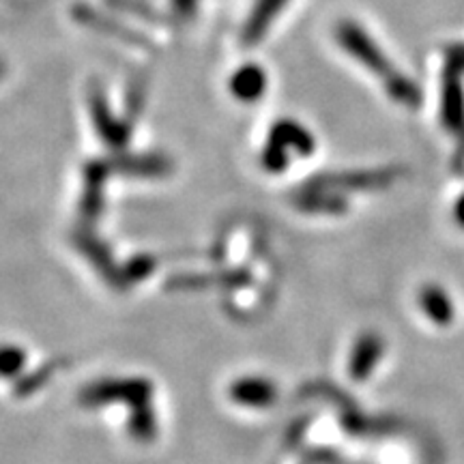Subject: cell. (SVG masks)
I'll return each instance as SVG.
<instances>
[{"label":"cell","instance_id":"1","mask_svg":"<svg viewBox=\"0 0 464 464\" xmlns=\"http://www.w3.org/2000/svg\"><path fill=\"white\" fill-rule=\"evenodd\" d=\"M314 149L316 142L310 130L293 119H280L271 127L263 155H260V164L266 172L280 174L290 164V150L299 158H310Z\"/></svg>","mask_w":464,"mask_h":464},{"label":"cell","instance_id":"2","mask_svg":"<svg viewBox=\"0 0 464 464\" xmlns=\"http://www.w3.org/2000/svg\"><path fill=\"white\" fill-rule=\"evenodd\" d=\"M153 382L142 376L131 379H102L82 387L78 393V402L86 409L108 404H127L130 409L153 402Z\"/></svg>","mask_w":464,"mask_h":464},{"label":"cell","instance_id":"3","mask_svg":"<svg viewBox=\"0 0 464 464\" xmlns=\"http://www.w3.org/2000/svg\"><path fill=\"white\" fill-rule=\"evenodd\" d=\"M335 42L353 61H357L359 65L368 69L370 73H374L376 78H381L382 84L390 82L393 75L398 73V69L392 65V61L382 52L381 45L374 42L372 34L365 31L362 24H357V22L342 20L335 26Z\"/></svg>","mask_w":464,"mask_h":464},{"label":"cell","instance_id":"4","mask_svg":"<svg viewBox=\"0 0 464 464\" xmlns=\"http://www.w3.org/2000/svg\"><path fill=\"white\" fill-rule=\"evenodd\" d=\"M402 177L398 168H376V170H351V172H321L307 179L305 188L348 194V191H381L390 188Z\"/></svg>","mask_w":464,"mask_h":464},{"label":"cell","instance_id":"5","mask_svg":"<svg viewBox=\"0 0 464 464\" xmlns=\"http://www.w3.org/2000/svg\"><path fill=\"white\" fill-rule=\"evenodd\" d=\"M72 241L75 249H78L82 256H86V260L95 266L97 274L102 276V280H106V284L110 288L114 290H125L127 288V280L123 276V266H119L114 263L112 252L110 247L103 243L100 237L92 232L89 226H80V228L73 230Z\"/></svg>","mask_w":464,"mask_h":464},{"label":"cell","instance_id":"6","mask_svg":"<svg viewBox=\"0 0 464 464\" xmlns=\"http://www.w3.org/2000/svg\"><path fill=\"white\" fill-rule=\"evenodd\" d=\"M89 110H91L92 125H95L100 140L106 144L108 149H112L114 153H121V150L130 144L131 127L127 121L116 119V114L108 106L106 92H103L97 84L91 86Z\"/></svg>","mask_w":464,"mask_h":464},{"label":"cell","instance_id":"7","mask_svg":"<svg viewBox=\"0 0 464 464\" xmlns=\"http://www.w3.org/2000/svg\"><path fill=\"white\" fill-rule=\"evenodd\" d=\"M112 166L108 160H92L84 166L82 174V198H80V218L82 224L91 226L97 222L103 211V198H106V183L112 177Z\"/></svg>","mask_w":464,"mask_h":464},{"label":"cell","instance_id":"8","mask_svg":"<svg viewBox=\"0 0 464 464\" xmlns=\"http://www.w3.org/2000/svg\"><path fill=\"white\" fill-rule=\"evenodd\" d=\"M114 174L133 179H166L172 174V160L164 153H114L108 160Z\"/></svg>","mask_w":464,"mask_h":464},{"label":"cell","instance_id":"9","mask_svg":"<svg viewBox=\"0 0 464 464\" xmlns=\"http://www.w3.org/2000/svg\"><path fill=\"white\" fill-rule=\"evenodd\" d=\"M440 123L451 133H464V86L462 73L445 65L440 82Z\"/></svg>","mask_w":464,"mask_h":464},{"label":"cell","instance_id":"10","mask_svg":"<svg viewBox=\"0 0 464 464\" xmlns=\"http://www.w3.org/2000/svg\"><path fill=\"white\" fill-rule=\"evenodd\" d=\"M385 355V340L379 334L365 332L355 340V346L348 359V374L355 382H363L370 379L374 368Z\"/></svg>","mask_w":464,"mask_h":464},{"label":"cell","instance_id":"11","mask_svg":"<svg viewBox=\"0 0 464 464\" xmlns=\"http://www.w3.org/2000/svg\"><path fill=\"white\" fill-rule=\"evenodd\" d=\"M286 5L288 0H256L252 11H249L246 24H243V31H241L243 45L252 48V45H258L263 42L266 31H269L271 24L277 20V15L286 9Z\"/></svg>","mask_w":464,"mask_h":464},{"label":"cell","instance_id":"12","mask_svg":"<svg viewBox=\"0 0 464 464\" xmlns=\"http://www.w3.org/2000/svg\"><path fill=\"white\" fill-rule=\"evenodd\" d=\"M230 400L241 406H252V409H265L277 400V387L265 376H243L230 385Z\"/></svg>","mask_w":464,"mask_h":464},{"label":"cell","instance_id":"13","mask_svg":"<svg viewBox=\"0 0 464 464\" xmlns=\"http://www.w3.org/2000/svg\"><path fill=\"white\" fill-rule=\"evenodd\" d=\"M293 205L304 213L312 216H342L348 211V202L342 194L324 189H312L301 185L297 194L293 196Z\"/></svg>","mask_w":464,"mask_h":464},{"label":"cell","instance_id":"14","mask_svg":"<svg viewBox=\"0 0 464 464\" xmlns=\"http://www.w3.org/2000/svg\"><path fill=\"white\" fill-rule=\"evenodd\" d=\"M420 307L423 314L439 327H448L456 318L454 301H451L448 290L439 284H423L420 288Z\"/></svg>","mask_w":464,"mask_h":464},{"label":"cell","instance_id":"15","mask_svg":"<svg viewBox=\"0 0 464 464\" xmlns=\"http://www.w3.org/2000/svg\"><path fill=\"white\" fill-rule=\"evenodd\" d=\"M266 91V73L260 65H243L232 73L230 92L243 103H254L265 95Z\"/></svg>","mask_w":464,"mask_h":464},{"label":"cell","instance_id":"16","mask_svg":"<svg viewBox=\"0 0 464 464\" xmlns=\"http://www.w3.org/2000/svg\"><path fill=\"white\" fill-rule=\"evenodd\" d=\"M249 284V274L246 269L237 271H226V274H208V276H177L172 277L170 282L166 284L168 288L174 290H198L205 286H247Z\"/></svg>","mask_w":464,"mask_h":464},{"label":"cell","instance_id":"17","mask_svg":"<svg viewBox=\"0 0 464 464\" xmlns=\"http://www.w3.org/2000/svg\"><path fill=\"white\" fill-rule=\"evenodd\" d=\"M342 426L346 428L348 434H355V437H379V434L396 432L393 428H398V423L365 417L363 413H357V409L353 406L342 413Z\"/></svg>","mask_w":464,"mask_h":464},{"label":"cell","instance_id":"18","mask_svg":"<svg viewBox=\"0 0 464 464\" xmlns=\"http://www.w3.org/2000/svg\"><path fill=\"white\" fill-rule=\"evenodd\" d=\"M130 420H127V432L138 443H150L158 437V413H155L153 402L130 409Z\"/></svg>","mask_w":464,"mask_h":464},{"label":"cell","instance_id":"19","mask_svg":"<svg viewBox=\"0 0 464 464\" xmlns=\"http://www.w3.org/2000/svg\"><path fill=\"white\" fill-rule=\"evenodd\" d=\"M65 365H67L65 359H52V362L39 365L34 372L26 374L24 379L15 381V385H14L15 398H28V396H33L34 392L44 390V387L52 381V376H54L61 368H65Z\"/></svg>","mask_w":464,"mask_h":464},{"label":"cell","instance_id":"20","mask_svg":"<svg viewBox=\"0 0 464 464\" xmlns=\"http://www.w3.org/2000/svg\"><path fill=\"white\" fill-rule=\"evenodd\" d=\"M382 86H385V92L390 95V100L400 103L402 108L417 110L421 106V102H423L421 89L413 82V80L409 78V75H404L402 72H398L390 80V82H385Z\"/></svg>","mask_w":464,"mask_h":464},{"label":"cell","instance_id":"21","mask_svg":"<svg viewBox=\"0 0 464 464\" xmlns=\"http://www.w3.org/2000/svg\"><path fill=\"white\" fill-rule=\"evenodd\" d=\"M26 351L14 344H0V379L14 381L24 372L26 368Z\"/></svg>","mask_w":464,"mask_h":464},{"label":"cell","instance_id":"22","mask_svg":"<svg viewBox=\"0 0 464 464\" xmlns=\"http://www.w3.org/2000/svg\"><path fill=\"white\" fill-rule=\"evenodd\" d=\"M158 266V258L153 256H133L131 260H127L123 266V276L127 284L130 282H142L144 277H149Z\"/></svg>","mask_w":464,"mask_h":464},{"label":"cell","instance_id":"23","mask_svg":"<svg viewBox=\"0 0 464 464\" xmlns=\"http://www.w3.org/2000/svg\"><path fill=\"white\" fill-rule=\"evenodd\" d=\"M307 460L314 462V464H353V462H348L346 458H342L340 454H335V451L327 450V448H318V450L307 451Z\"/></svg>","mask_w":464,"mask_h":464},{"label":"cell","instance_id":"24","mask_svg":"<svg viewBox=\"0 0 464 464\" xmlns=\"http://www.w3.org/2000/svg\"><path fill=\"white\" fill-rule=\"evenodd\" d=\"M445 58H448V63H445V65L451 67V69H456V72L464 73V44L450 45Z\"/></svg>","mask_w":464,"mask_h":464},{"label":"cell","instance_id":"25","mask_svg":"<svg viewBox=\"0 0 464 464\" xmlns=\"http://www.w3.org/2000/svg\"><path fill=\"white\" fill-rule=\"evenodd\" d=\"M172 7L177 11V15L185 17V20H189V17L196 15V9H198V0H172Z\"/></svg>","mask_w":464,"mask_h":464},{"label":"cell","instance_id":"26","mask_svg":"<svg viewBox=\"0 0 464 464\" xmlns=\"http://www.w3.org/2000/svg\"><path fill=\"white\" fill-rule=\"evenodd\" d=\"M454 219H456V224L460 226V228L464 230V194L460 196V198L456 200V207H454Z\"/></svg>","mask_w":464,"mask_h":464},{"label":"cell","instance_id":"27","mask_svg":"<svg viewBox=\"0 0 464 464\" xmlns=\"http://www.w3.org/2000/svg\"><path fill=\"white\" fill-rule=\"evenodd\" d=\"M5 69H7V65H5V61H3V58H0V78H3V75H5Z\"/></svg>","mask_w":464,"mask_h":464}]
</instances>
